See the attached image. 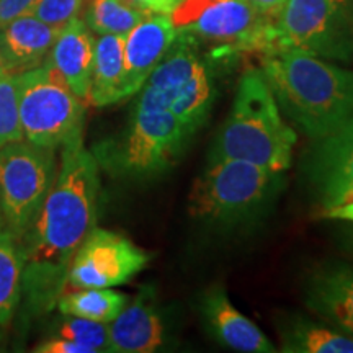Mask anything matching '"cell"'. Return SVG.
<instances>
[{"instance_id": "cell-2", "label": "cell", "mask_w": 353, "mask_h": 353, "mask_svg": "<svg viewBox=\"0 0 353 353\" xmlns=\"http://www.w3.org/2000/svg\"><path fill=\"white\" fill-rule=\"evenodd\" d=\"M262 72L281 113L311 139L353 114V70L299 50L265 54Z\"/></svg>"}, {"instance_id": "cell-15", "label": "cell", "mask_w": 353, "mask_h": 353, "mask_svg": "<svg viewBox=\"0 0 353 353\" xmlns=\"http://www.w3.org/2000/svg\"><path fill=\"white\" fill-rule=\"evenodd\" d=\"M304 301L312 314L353 335V263L317 268L306 283Z\"/></svg>"}, {"instance_id": "cell-30", "label": "cell", "mask_w": 353, "mask_h": 353, "mask_svg": "<svg viewBox=\"0 0 353 353\" xmlns=\"http://www.w3.org/2000/svg\"><path fill=\"white\" fill-rule=\"evenodd\" d=\"M247 2L267 19H275L288 0H247Z\"/></svg>"}, {"instance_id": "cell-31", "label": "cell", "mask_w": 353, "mask_h": 353, "mask_svg": "<svg viewBox=\"0 0 353 353\" xmlns=\"http://www.w3.org/2000/svg\"><path fill=\"white\" fill-rule=\"evenodd\" d=\"M339 242H341L342 249L353 257V223H348L342 228L341 239H339Z\"/></svg>"}, {"instance_id": "cell-32", "label": "cell", "mask_w": 353, "mask_h": 353, "mask_svg": "<svg viewBox=\"0 0 353 353\" xmlns=\"http://www.w3.org/2000/svg\"><path fill=\"white\" fill-rule=\"evenodd\" d=\"M6 343H7V334L3 330V325H0V350H6Z\"/></svg>"}, {"instance_id": "cell-18", "label": "cell", "mask_w": 353, "mask_h": 353, "mask_svg": "<svg viewBox=\"0 0 353 353\" xmlns=\"http://www.w3.org/2000/svg\"><path fill=\"white\" fill-rule=\"evenodd\" d=\"M125 77V37L100 34L95 41L88 105L101 108L121 101Z\"/></svg>"}, {"instance_id": "cell-26", "label": "cell", "mask_w": 353, "mask_h": 353, "mask_svg": "<svg viewBox=\"0 0 353 353\" xmlns=\"http://www.w3.org/2000/svg\"><path fill=\"white\" fill-rule=\"evenodd\" d=\"M85 0H38L32 15L46 25L63 28L70 20L77 19Z\"/></svg>"}, {"instance_id": "cell-22", "label": "cell", "mask_w": 353, "mask_h": 353, "mask_svg": "<svg viewBox=\"0 0 353 353\" xmlns=\"http://www.w3.org/2000/svg\"><path fill=\"white\" fill-rule=\"evenodd\" d=\"M21 301V255L19 242L0 229V325H8Z\"/></svg>"}, {"instance_id": "cell-8", "label": "cell", "mask_w": 353, "mask_h": 353, "mask_svg": "<svg viewBox=\"0 0 353 353\" xmlns=\"http://www.w3.org/2000/svg\"><path fill=\"white\" fill-rule=\"evenodd\" d=\"M54 149L26 139L0 148V213L3 228L17 241L41 210L57 174Z\"/></svg>"}, {"instance_id": "cell-11", "label": "cell", "mask_w": 353, "mask_h": 353, "mask_svg": "<svg viewBox=\"0 0 353 353\" xmlns=\"http://www.w3.org/2000/svg\"><path fill=\"white\" fill-rule=\"evenodd\" d=\"M309 182L322 210L353 192V114L317 144L307 159Z\"/></svg>"}, {"instance_id": "cell-7", "label": "cell", "mask_w": 353, "mask_h": 353, "mask_svg": "<svg viewBox=\"0 0 353 353\" xmlns=\"http://www.w3.org/2000/svg\"><path fill=\"white\" fill-rule=\"evenodd\" d=\"M299 50L353 63V0H288L272 23V52Z\"/></svg>"}, {"instance_id": "cell-13", "label": "cell", "mask_w": 353, "mask_h": 353, "mask_svg": "<svg viewBox=\"0 0 353 353\" xmlns=\"http://www.w3.org/2000/svg\"><path fill=\"white\" fill-rule=\"evenodd\" d=\"M198 309L205 329L223 347L242 353L276 352L270 339L249 317L237 311L221 285L203 291Z\"/></svg>"}, {"instance_id": "cell-33", "label": "cell", "mask_w": 353, "mask_h": 353, "mask_svg": "<svg viewBox=\"0 0 353 353\" xmlns=\"http://www.w3.org/2000/svg\"><path fill=\"white\" fill-rule=\"evenodd\" d=\"M3 74H7V72H6V68H3L2 61H0V76H3Z\"/></svg>"}, {"instance_id": "cell-23", "label": "cell", "mask_w": 353, "mask_h": 353, "mask_svg": "<svg viewBox=\"0 0 353 353\" xmlns=\"http://www.w3.org/2000/svg\"><path fill=\"white\" fill-rule=\"evenodd\" d=\"M149 13L132 0H90L85 12V23L95 34L126 37Z\"/></svg>"}, {"instance_id": "cell-21", "label": "cell", "mask_w": 353, "mask_h": 353, "mask_svg": "<svg viewBox=\"0 0 353 353\" xmlns=\"http://www.w3.org/2000/svg\"><path fill=\"white\" fill-rule=\"evenodd\" d=\"M128 304V296L113 288H82L72 293L64 291L56 307L61 314L83 317L97 322H112Z\"/></svg>"}, {"instance_id": "cell-24", "label": "cell", "mask_w": 353, "mask_h": 353, "mask_svg": "<svg viewBox=\"0 0 353 353\" xmlns=\"http://www.w3.org/2000/svg\"><path fill=\"white\" fill-rule=\"evenodd\" d=\"M23 138L19 113V88L17 77L0 76V148Z\"/></svg>"}, {"instance_id": "cell-16", "label": "cell", "mask_w": 353, "mask_h": 353, "mask_svg": "<svg viewBox=\"0 0 353 353\" xmlns=\"http://www.w3.org/2000/svg\"><path fill=\"white\" fill-rule=\"evenodd\" d=\"M59 32L32 13L0 26V61L6 72L19 76L41 65Z\"/></svg>"}, {"instance_id": "cell-25", "label": "cell", "mask_w": 353, "mask_h": 353, "mask_svg": "<svg viewBox=\"0 0 353 353\" xmlns=\"http://www.w3.org/2000/svg\"><path fill=\"white\" fill-rule=\"evenodd\" d=\"M54 335L94 347L97 352H108V324L105 322L63 314Z\"/></svg>"}, {"instance_id": "cell-27", "label": "cell", "mask_w": 353, "mask_h": 353, "mask_svg": "<svg viewBox=\"0 0 353 353\" xmlns=\"http://www.w3.org/2000/svg\"><path fill=\"white\" fill-rule=\"evenodd\" d=\"M37 353H99L94 347L83 345V343L69 341V339L57 337V335H51V337L44 339L39 342L37 347L33 348Z\"/></svg>"}, {"instance_id": "cell-34", "label": "cell", "mask_w": 353, "mask_h": 353, "mask_svg": "<svg viewBox=\"0 0 353 353\" xmlns=\"http://www.w3.org/2000/svg\"><path fill=\"white\" fill-rule=\"evenodd\" d=\"M3 228V219H2V213H0V229Z\"/></svg>"}, {"instance_id": "cell-9", "label": "cell", "mask_w": 353, "mask_h": 353, "mask_svg": "<svg viewBox=\"0 0 353 353\" xmlns=\"http://www.w3.org/2000/svg\"><path fill=\"white\" fill-rule=\"evenodd\" d=\"M179 33L236 50L272 51V23L247 0H183L170 13Z\"/></svg>"}, {"instance_id": "cell-19", "label": "cell", "mask_w": 353, "mask_h": 353, "mask_svg": "<svg viewBox=\"0 0 353 353\" xmlns=\"http://www.w3.org/2000/svg\"><path fill=\"white\" fill-rule=\"evenodd\" d=\"M285 353H353V335L325 322L290 317L280 327Z\"/></svg>"}, {"instance_id": "cell-1", "label": "cell", "mask_w": 353, "mask_h": 353, "mask_svg": "<svg viewBox=\"0 0 353 353\" xmlns=\"http://www.w3.org/2000/svg\"><path fill=\"white\" fill-rule=\"evenodd\" d=\"M100 165L83 136L61 148L54 183L37 218L19 242L21 255V319L51 312L68 288L72 259L97 228Z\"/></svg>"}, {"instance_id": "cell-10", "label": "cell", "mask_w": 353, "mask_h": 353, "mask_svg": "<svg viewBox=\"0 0 353 353\" xmlns=\"http://www.w3.org/2000/svg\"><path fill=\"white\" fill-rule=\"evenodd\" d=\"M149 260L151 254L128 237L95 228L74 255L68 286L76 290L114 288L143 272Z\"/></svg>"}, {"instance_id": "cell-12", "label": "cell", "mask_w": 353, "mask_h": 353, "mask_svg": "<svg viewBox=\"0 0 353 353\" xmlns=\"http://www.w3.org/2000/svg\"><path fill=\"white\" fill-rule=\"evenodd\" d=\"M179 30L170 15L149 13L125 37V77L121 100L131 99L143 88L154 68L175 41Z\"/></svg>"}, {"instance_id": "cell-4", "label": "cell", "mask_w": 353, "mask_h": 353, "mask_svg": "<svg viewBox=\"0 0 353 353\" xmlns=\"http://www.w3.org/2000/svg\"><path fill=\"white\" fill-rule=\"evenodd\" d=\"M283 174L234 159L208 162L188 196L190 216L221 231L252 226L276 201Z\"/></svg>"}, {"instance_id": "cell-3", "label": "cell", "mask_w": 353, "mask_h": 353, "mask_svg": "<svg viewBox=\"0 0 353 353\" xmlns=\"http://www.w3.org/2000/svg\"><path fill=\"white\" fill-rule=\"evenodd\" d=\"M296 132L285 121L263 72L242 74L228 120L210 151V162L245 161L285 172L291 165Z\"/></svg>"}, {"instance_id": "cell-20", "label": "cell", "mask_w": 353, "mask_h": 353, "mask_svg": "<svg viewBox=\"0 0 353 353\" xmlns=\"http://www.w3.org/2000/svg\"><path fill=\"white\" fill-rule=\"evenodd\" d=\"M213 90L211 74L205 64L183 83L172 101L169 112L182 123L190 136L195 134L208 120L214 101Z\"/></svg>"}, {"instance_id": "cell-6", "label": "cell", "mask_w": 353, "mask_h": 353, "mask_svg": "<svg viewBox=\"0 0 353 353\" xmlns=\"http://www.w3.org/2000/svg\"><path fill=\"white\" fill-rule=\"evenodd\" d=\"M19 113L23 138L48 149H59L83 136L87 101L74 94L51 63L19 74Z\"/></svg>"}, {"instance_id": "cell-29", "label": "cell", "mask_w": 353, "mask_h": 353, "mask_svg": "<svg viewBox=\"0 0 353 353\" xmlns=\"http://www.w3.org/2000/svg\"><path fill=\"white\" fill-rule=\"evenodd\" d=\"M136 6H139L148 13H162V15H170L183 0H132Z\"/></svg>"}, {"instance_id": "cell-5", "label": "cell", "mask_w": 353, "mask_h": 353, "mask_svg": "<svg viewBox=\"0 0 353 353\" xmlns=\"http://www.w3.org/2000/svg\"><path fill=\"white\" fill-rule=\"evenodd\" d=\"M192 138L169 110L136 112L118 134L101 139L92 154L110 176L128 182H148L164 175L182 157Z\"/></svg>"}, {"instance_id": "cell-14", "label": "cell", "mask_w": 353, "mask_h": 353, "mask_svg": "<svg viewBox=\"0 0 353 353\" xmlns=\"http://www.w3.org/2000/svg\"><path fill=\"white\" fill-rule=\"evenodd\" d=\"M165 343V325L152 286H143L136 298L108 322L110 353H152Z\"/></svg>"}, {"instance_id": "cell-28", "label": "cell", "mask_w": 353, "mask_h": 353, "mask_svg": "<svg viewBox=\"0 0 353 353\" xmlns=\"http://www.w3.org/2000/svg\"><path fill=\"white\" fill-rule=\"evenodd\" d=\"M38 0H0V26L32 13Z\"/></svg>"}, {"instance_id": "cell-17", "label": "cell", "mask_w": 353, "mask_h": 353, "mask_svg": "<svg viewBox=\"0 0 353 353\" xmlns=\"http://www.w3.org/2000/svg\"><path fill=\"white\" fill-rule=\"evenodd\" d=\"M95 39L83 20H70L61 28L46 61L63 76L79 99L87 101L94 69Z\"/></svg>"}]
</instances>
